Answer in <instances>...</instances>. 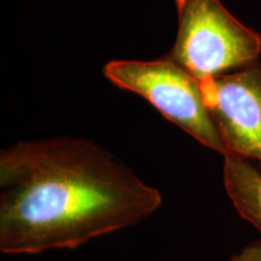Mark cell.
Returning <instances> with one entry per match:
<instances>
[{
	"label": "cell",
	"instance_id": "obj_4",
	"mask_svg": "<svg viewBox=\"0 0 261 261\" xmlns=\"http://www.w3.org/2000/svg\"><path fill=\"white\" fill-rule=\"evenodd\" d=\"M201 89L226 154L261 163V64L207 77Z\"/></svg>",
	"mask_w": 261,
	"mask_h": 261
},
{
	"label": "cell",
	"instance_id": "obj_3",
	"mask_svg": "<svg viewBox=\"0 0 261 261\" xmlns=\"http://www.w3.org/2000/svg\"><path fill=\"white\" fill-rule=\"evenodd\" d=\"M103 74L115 86L144 98L205 148L226 154L205 107L201 81L168 56L154 61H112L103 67Z\"/></svg>",
	"mask_w": 261,
	"mask_h": 261
},
{
	"label": "cell",
	"instance_id": "obj_6",
	"mask_svg": "<svg viewBox=\"0 0 261 261\" xmlns=\"http://www.w3.org/2000/svg\"><path fill=\"white\" fill-rule=\"evenodd\" d=\"M228 261H261V240L248 243L240 252L232 254Z\"/></svg>",
	"mask_w": 261,
	"mask_h": 261
},
{
	"label": "cell",
	"instance_id": "obj_5",
	"mask_svg": "<svg viewBox=\"0 0 261 261\" xmlns=\"http://www.w3.org/2000/svg\"><path fill=\"white\" fill-rule=\"evenodd\" d=\"M224 188L234 210L261 232V171L252 160L224 155Z\"/></svg>",
	"mask_w": 261,
	"mask_h": 261
},
{
	"label": "cell",
	"instance_id": "obj_1",
	"mask_svg": "<svg viewBox=\"0 0 261 261\" xmlns=\"http://www.w3.org/2000/svg\"><path fill=\"white\" fill-rule=\"evenodd\" d=\"M162 194L90 139L23 140L0 151V252L74 249L142 223Z\"/></svg>",
	"mask_w": 261,
	"mask_h": 261
},
{
	"label": "cell",
	"instance_id": "obj_2",
	"mask_svg": "<svg viewBox=\"0 0 261 261\" xmlns=\"http://www.w3.org/2000/svg\"><path fill=\"white\" fill-rule=\"evenodd\" d=\"M178 29L167 56L196 79L257 63L261 35L244 25L220 0H174Z\"/></svg>",
	"mask_w": 261,
	"mask_h": 261
}]
</instances>
